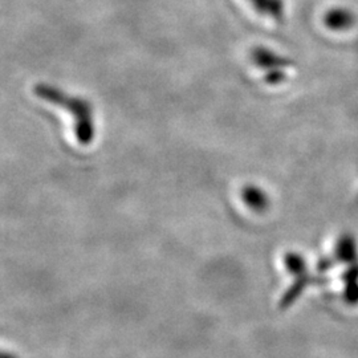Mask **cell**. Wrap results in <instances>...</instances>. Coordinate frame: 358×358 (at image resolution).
Instances as JSON below:
<instances>
[{
	"label": "cell",
	"instance_id": "obj_1",
	"mask_svg": "<svg viewBox=\"0 0 358 358\" xmlns=\"http://www.w3.org/2000/svg\"><path fill=\"white\" fill-rule=\"evenodd\" d=\"M243 199H245L247 205L251 206L252 208H262L266 205L264 195L254 187H248L244 190Z\"/></svg>",
	"mask_w": 358,
	"mask_h": 358
}]
</instances>
